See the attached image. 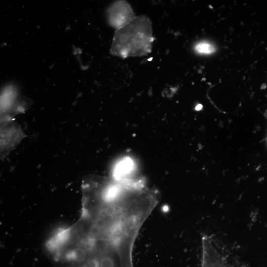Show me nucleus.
Masks as SVG:
<instances>
[{"label":"nucleus","mask_w":267,"mask_h":267,"mask_svg":"<svg viewBox=\"0 0 267 267\" xmlns=\"http://www.w3.org/2000/svg\"><path fill=\"white\" fill-rule=\"evenodd\" d=\"M264 115H265V116L266 117V118L267 119V110H266L265 113H264ZM267 142V137L266 138V139Z\"/></svg>","instance_id":"6"},{"label":"nucleus","mask_w":267,"mask_h":267,"mask_svg":"<svg viewBox=\"0 0 267 267\" xmlns=\"http://www.w3.org/2000/svg\"><path fill=\"white\" fill-rule=\"evenodd\" d=\"M202 258L201 267H231L218 252L207 235L202 238Z\"/></svg>","instance_id":"4"},{"label":"nucleus","mask_w":267,"mask_h":267,"mask_svg":"<svg viewBox=\"0 0 267 267\" xmlns=\"http://www.w3.org/2000/svg\"><path fill=\"white\" fill-rule=\"evenodd\" d=\"M195 49L198 53L209 54L214 52L216 48L212 44L204 42L197 44Z\"/></svg>","instance_id":"5"},{"label":"nucleus","mask_w":267,"mask_h":267,"mask_svg":"<svg viewBox=\"0 0 267 267\" xmlns=\"http://www.w3.org/2000/svg\"><path fill=\"white\" fill-rule=\"evenodd\" d=\"M18 93L14 88L9 87L2 91L0 99L1 123L2 124L10 122V120L19 110L23 109Z\"/></svg>","instance_id":"3"},{"label":"nucleus","mask_w":267,"mask_h":267,"mask_svg":"<svg viewBox=\"0 0 267 267\" xmlns=\"http://www.w3.org/2000/svg\"><path fill=\"white\" fill-rule=\"evenodd\" d=\"M202 107V106L201 105H198L197 107H196V109H201Z\"/></svg>","instance_id":"7"},{"label":"nucleus","mask_w":267,"mask_h":267,"mask_svg":"<svg viewBox=\"0 0 267 267\" xmlns=\"http://www.w3.org/2000/svg\"><path fill=\"white\" fill-rule=\"evenodd\" d=\"M80 220L71 227L79 244L95 260L108 255L121 267H133L139 231L157 205L158 193L142 179L108 180L83 190Z\"/></svg>","instance_id":"1"},{"label":"nucleus","mask_w":267,"mask_h":267,"mask_svg":"<svg viewBox=\"0 0 267 267\" xmlns=\"http://www.w3.org/2000/svg\"><path fill=\"white\" fill-rule=\"evenodd\" d=\"M11 122V121H10ZM10 122L2 124L0 130V156L4 157L25 136L20 127Z\"/></svg>","instance_id":"2"}]
</instances>
